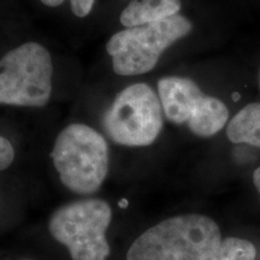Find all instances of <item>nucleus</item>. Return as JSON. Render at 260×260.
Returning a JSON list of instances; mask_svg holds the SVG:
<instances>
[{
  "label": "nucleus",
  "instance_id": "obj_1",
  "mask_svg": "<svg viewBox=\"0 0 260 260\" xmlns=\"http://www.w3.org/2000/svg\"><path fill=\"white\" fill-rule=\"evenodd\" d=\"M222 241L212 218L182 214L141 234L130 246L126 260H210Z\"/></svg>",
  "mask_w": 260,
  "mask_h": 260
},
{
  "label": "nucleus",
  "instance_id": "obj_2",
  "mask_svg": "<svg viewBox=\"0 0 260 260\" xmlns=\"http://www.w3.org/2000/svg\"><path fill=\"white\" fill-rule=\"evenodd\" d=\"M51 157L61 183L77 194H92L102 187L109 171V147L95 129L68 125L54 142Z\"/></svg>",
  "mask_w": 260,
  "mask_h": 260
},
{
  "label": "nucleus",
  "instance_id": "obj_3",
  "mask_svg": "<svg viewBox=\"0 0 260 260\" xmlns=\"http://www.w3.org/2000/svg\"><path fill=\"white\" fill-rule=\"evenodd\" d=\"M191 27L186 17L175 15L116 32L106 44L113 71L121 76L148 73L157 65L162 52L186 37Z\"/></svg>",
  "mask_w": 260,
  "mask_h": 260
},
{
  "label": "nucleus",
  "instance_id": "obj_4",
  "mask_svg": "<svg viewBox=\"0 0 260 260\" xmlns=\"http://www.w3.org/2000/svg\"><path fill=\"white\" fill-rule=\"evenodd\" d=\"M111 218L106 201L80 200L52 214L48 229L54 240L68 247L73 260H106L110 254L106 230Z\"/></svg>",
  "mask_w": 260,
  "mask_h": 260
},
{
  "label": "nucleus",
  "instance_id": "obj_5",
  "mask_svg": "<svg viewBox=\"0 0 260 260\" xmlns=\"http://www.w3.org/2000/svg\"><path fill=\"white\" fill-rule=\"evenodd\" d=\"M53 64L38 42H25L0 59V104L41 107L52 93Z\"/></svg>",
  "mask_w": 260,
  "mask_h": 260
},
{
  "label": "nucleus",
  "instance_id": "obj_6",
  "mask_svg": "<svg viewBox=\"0 0 260 260\" xmlns=\"http://www.w3.org/2000/svg\"><path fill=\"white\" fill-rule=\"evenodd\" d=\"M159 96L146 83L126 87L104 116V128L116 144L141 147L153 144L162 128Z\"/></svg>",
  "mask_w": 260,
  "mask_h": 260
},
{
  "label": "nucleus",
  "instance_id": "obj_7",
  "mask_svg": "<svg viewBox=\"0 0 260 260\" xmlns=\"http://www.w3.org/2000/svg\"><path fill=\"white\" fill-rule=\"evenodd\" d=\"M159 100L168 119L176 124L188 123L205 96L194 81L184 77H164L158 82Z\"/></svg>",
  "mask_w": 260,
  "mask_h": 260
},
{
  "label": "nucleus",
  "instance_id": "obj_8",
  "mask_svg": "<svg viewBox=\"0 0 260 260\" xmlns=\"http://www.w3.org/2000/svg\"><path fill=\"white\" fill-rule=\"evenodd\" d=\"M181 0H134L121 14V23L126 28L161 21L177 15Z\"/></svg>",
  "mask_w": 260,
  "mask_h": 260
},
{
  "label": "nucleus",
  "instance_id": "obj_9",
  "mask_svg": "<svg viewBox=\"0 0 260 260\" xmlns=\"http://www.w3.org/2000/svg\"><path fill=\"white\" fill-rule=\"evenodd\" d=\"M229 118V111L222 100L205 95L188 121L189 129L195 135L210 138L224 128Z\"/></svg>",
  "mask_w": 260,
  "mask_h": 260
},
{
  "label": "nucleus",
  "instance_id": "obj_10",
  "mask_svg": "<svg viewBox=\"0 0 260 260\" xmlns=\"http://www.w3.org/2000/svg\"><path fill=\"white\" fill-rule=\"evenodd\" d=\"M226 136L234 144L260 147V103L243 107L228 124Z\"/></svg>",
  "mask_w": 260,
  "mask_h": 260
},
{
  "label": "nucleus",
  "instance_id": "obj_11",
  "mask_svg": "<svg viewBox=\"0 0 260 260\" xmlns=\"http://www.w3.org/2000/svg\"><path fill=\"white\" fill-rule=\"evenodd\" d=\"M256 249L252 242L237 237H228L210 260H254Z\"/></svg>",
  "mask_w": 260,
  "mask_h": 260
},
{
  "label": "nucleus",
  "instance_id": "obj_12",
  "mask_svg": "<svg viewBox=\"0 0 260 260\" xmlns=\"http://www.w3.org/2000/svg\"><path fill=\"white\" fill-rule=\"evenodd\" d=\"M41 2L42 4L54 8V6H59L60 4H63L65 0H41ZM69 2L71 11L74 12L75 16H77V17H86L92 11L95 0H69Z\"/></svg>",
  "mask_w": 260,
  "mask_h": 260
},
{
  "label": "nucleus",
  "instance_id": "obj_13",
  "mask_svg": "<svg viewBox=\"0 0 260 260\" xmlns=\"http://www.w3.org/2000/svg\"><path fill=\"white\" fill-rule=\"evenodd\" d=\"M15 159L14 146L8 139L0 136V171L8 169Z\"/></svg>",
  "mask_w": 260,
  "mask_h": 260
},
{
  "label": "nucleus",
  "instance_id": "obj_14",
  "mask_svg": "<svg viewBox=\"0 0 260 260\" xmlns=\"http://www.w3.org/2000/svg\"><path fill=\"white\" fill-rule=\"evenodd\" d=\"M253 182H254V186L256 189H258L259 195H260V167L256 169L254 174H253Z\"/></svg>",
  "mask_w": 260,
  "mask_h": 260
},
{
  "label": "nucleus",
  "instance_id": "obj_15",
  "mask_svg": "<svg viewBox=\"0 0 260 260\" xmlns=\"http://www.w3.org/2000/svg\"><path fill=\"white\" fill-rule=\"evenodd\" d=\"M259 86H260V73H259Z\"/></svg>",
  "mask_w": 260,
  "mask_h": 260
}]
</instances>
